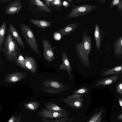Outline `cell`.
Returning <instances> with one entry per match:
<instances>
[{
  "label": "cell",
  "instance_id": "32",
  "mask_svg": "<svg viewBox=\"0 0 122 122\" xmlns=\"http://www.w3.org/2000/svg\"><path fill=\"white\" fill-rule=\"evenodd\" d=\"M116 91L120 94L122 95V84L121 82H120L117 85L116 87Z\"/></svg>",
  "mask_w": 122,
  "mask_h": 122
},
{
  "label": "cell",
  "instance_id": "30",
  "mask_svg": "<svg viewBox=\"0 0 122 122\" xmlns=\"http://www.w3.org/2000/svg\"><path fill=\"white\" fill-rule=\"evenodd\" d=\"M121 0H113L112 1L109 8V10L116 6L120 2Z\"/></svg>",
  "mask_w": 122,
  "mask_h": 122
},
{
  "label": "cell",
  "instance_id": "17",
  "mask_svg": "<svg viewBox=\"0 0 122 122\" xmlns=\"http://www.w3.org/2000/svg\"><path fill=\"white\" fill-rule=\"evenodd\" d=\"M8 30L15 38L18 44L23 49L25 48L24 43L18 31L11 23L9 24Z\"/></svg>",
  "mask_w": 122,
  "mask_h": 122
},
{
  "label": "cell",
  "instance_id": "35",
  "mask_svg": "<svg viewBox=\"0 0 122 122\" xmlns=\"http://www.w3.org/2000/svg\"><path fill=\"white\" fill-rule=\"evenodd\" d=\"M52 0H45V1L46 4L47 6L49 8L50 3V2Z\"/></svg>",
  "mask_w": 122,
  "mask_h": 122
},
{
  "label": "cell",
  "instance_id": "15",
  "mask_svg": "<svg viewBox=\"0 0 122 122\" xmlns=\"http://www.w3.org/2000/svg\"><path fill=\"white\" fill-rule=\"evenodd\" d=\"M82 40L84 48L89 54L92 49L91 37L90 35H87L86 30H84L82 32Z\"/></svg>",
  "mask_w": 122,
  "mask_h": 122
},
{
  "label": "cell",
  "instance_id": "9",
  "mask_svg": "<svg viewBox=\"0 0 122 122\" xmlns=\"http://www.w3.org/2000/svg\"><path fill=\"white\" fill-rule=\"evenodd\" d=\"M106 31L101 29L99 25L96 23L95 26L94 35L97 50H100L106 36Z\"/></svg>",
  "mask_w": 122,
  "mask_h": 122
},
{
  "label": "cell",
  "instance_id": "42",
  "mask_svg": "<svg viewBox=\"0 0 122 122\" xmlns=\"http://www.w3.org/2000/svg\"><path fill=\"white\" fill-rule=\"evenodd\" d=\"M73 1L72 0H68V1L69 2H71Z\"/></svg>",
  "mask_w": 122,
  "mask_h": 122
},
{
  "label": "cell",
  "instance_id": "27",
  "mask_svg": "<svg viewBox=\"0 0 122 122\" xmlns=\"http://www.w3.org/2000/svg\"><path fill=\"white\" fill-rule=\"evenodd\" d=\"M17 59V64L22 68L26 69L25 66V60L22 55H20Z\"/></svg>",
  "mask_w": 122,
  "mask_h": 122
},
{
  "label": "cell",
  "instance_id": "33",
  "mask_svg": "<svg viewBox=\"0 0 122 122\" xmlns=\"http://www.w3.org/2000/svg\"><path fill=\"white\" fill-rule=\"evenodd\" d=\"M90 0H75L74 1V2L76 3H87L89 2Z\"/></svg>",
  "mask_w": 122,
  "mask_h": 122
},
{
  "label": "cell",
  "instance_id": "20",
  "mask_svg": "<svg viewBox=\"0 0 122 122\" xmlns=\"http://www.w3.org/2000/svg\"><path fill=\"white\" fill-rule=\"evenodd\" d=\"M30 21L36 26L41 28H45L51 25L52 22L43 20L30 19Z\"/></svg>",
  "mask_w": 122,
  "mask_h": 122
},
{
  "label": "cell",
  "instance_id": "28",
  "mask_svg": "<svg viewBox=\"0 0 122 122\" xmlns=\"http://www.w3.org/2000/svg\"><path fill=\"white\" fill-rule=\"evenodd\" d=\"M88 92V88L85 87H82L74 91L72 93L76 94H83L87 93Z\"/></svg>",
  "mask_w": 122,
  "mask_h": 122
},
{
  "label": "cell",
  "instance_id": "8",
  "mask_svg": "<svg viewBox=\"0 0 122 122\" xmlns=\"http://www.w3.org/2000/svg\"><path fill=\"white\" fill-rule=\"evenodd\" d=\"M31 9L35 13L41 14L50 13L51 9L43 2L39 0H31L29 3Z\"/></svg>",
  "mask_w": 122,
  "mask_h": 122
},
{
  "label": "cell",
  "instance_id": "26",
  "mask_svg": "<svg viewBox=\"0 0 122 122\" xmlns=\"http://www.w3.org/2000/svg\"><path fill=\"white\" fill-rule=\"evenodd\" d=\"M103 112L102 110H101L94 113L91 117L87 122H96Z\"/></svg>",
  "mask_w": 122,
  "mask_h": 122
},
{
  "label": "cell",
  "instance_id": "38",
  "mask_svg": "<svg viewBox=\"0 0 122 122\" xmlns=\"http://www.w3.org/2000/svg\"><path fill=\"white\" fill-rule=\"evenodd\" d=\"M21 121V116H19L17 117L16 122H20Z\"/></svg>",
  "mask_w": 122,
  "mask_h": 122
},
{
  "label": "cell",
  "instance_id": "4",
  "mask_svg": "<svg viewBox=\"0 0 122 122\" xmlns=\"http://www.w3.org/2000/svg\"><path fill=\"white\" fill-rule=\"evenodd\" d=\"M98 5L86 4H80L74 6L71 10L70 13L65 15L67 18L79 17L87 14L95 10Z\"/></svg>",
  "mask_w": 122,
  "mask_h": 122
},
{
  "label": "cell",
  "instance_id": "37",
  "mask_svg": "<svg viewBox=\"0 0 122 122\" xmlns=\"http://www.w3.org/2000/svg\"><path fill=\"white\" fill-rule=\"evenodd\" d=\"M117 119L120 121L122 120V113H121L117 117Z\"/></svg>",
  "mask_w": 122,
  "mask_h": 122
},
{
  "label": "cell",
  "instance_id": "40",
  "mask_svg": "<svg viewBox=\"0 0 122 122\" xmlns=\"http://www.w3.org/2000/svg\"><path fill=\"white\" fill-rule=\"evenodd\" d=\"M102 118V113L100 117L96 122H101Z\"/></svg>",
  "mask_w": 122,
  "mask_h": 122
},
{
  "label": "cell",
  "instance_id": "1",
  "mask_svg": "<svg viewBox=\"0 0 122 122\" xmlns=\"http://www.w3.org/2000/svg\"><path fill=\"white\" fill-rule=\"evenodd\" d=\"M17 41L8 30L4 45L3 51L8 59L15 60L17 58L18 46Z\"/></svg>",
  "mask_w": 122,
  "mask_h": 122
},
{
  "label": "cell",
  "instance_id": "3",
  "mask_svg": "<svg viewBox=\"0 0 122 122\" xmlns=\"http://www.w3.org/2000/svg\"><path fill=\"white\" fill-rule=\"evenodd\" d=\"M41 84L43 86L41 89L42 91L51 93H59L69 89V86L54 80H45Z\"/></svg>",
  "mask_w": 122,
  "mask_h": 122
},
{
  "label": "cell",
  "instance_id": "5",
  "mask_svg": "<svg viewBox=\"0 0 122 122\" xmlns=\"http://www.w3.org/2000/svg\"><path fill=\"white\" fill-rule=\"evenodd\" d=\"M74 46L76 52L81 62L84 67L89 68L90 65L89 54L84 48L82 42H75Z\"/></svg>",
  "mask_w": 122,
  "mask_h": 122
},
{
  "label": "cell",
  "instance_id": "24",
  "mask_svg": "<svg viewBox=\"0 0 122 122\" xmlns=\"http://www.w3.org/2000/svg\"><path fill=\"white\" fill-rule=\"evenodd\" d=\"M40 104L37 102L32 101L25 103L24 107L30 111H35L38 108Z\"/></svg>",
  "mask_w": 122,
  "mask_h": 122
},
{
  "label": "cell",
  "instance_id": "25",
  "mask_svg": "<svg viewBox=\"0 0 122 122\" xmlns=\"http://www.w3.org/2000/svg\"><path fill=\"white\" fill-rule=\"evenodd\" d=\"M75 118L64 117L57 119H49L42 118V122H71Z\"/></svg>",
  "mask_w": 122,
  "mask_h": 122
},
{
  "label": "cell",
  "instance_id": "18",
  "mask_svg": "<svg viewBox=\"0 0 122 122\" xmlns=\"http://www.w3.org/2000/svg\"><path fill=\"white\" fill-rule=\"evenodd\" d=\"M26 69L32 73H35L37 71V65L34 59L31 56H26L25 58Z\"/></svg>",
  "mask_w": 122,
  "mask_h": 122
},
{
  "label": "cell",
  "instance_id": "41",
  "mask_svg": "<svg viewBox=\"0 0 122 122\" xmlns=\"http://www.w3.org/2000/svg\"><path fill=\"white\" fill-rule=\"evenodd\" d=\"M106 1V0H99L98 1L100 3H104Z\"/></svg>",
  "mask_w": 122,
  "mask_h": 122
},
{
  "label": "cell",
  "instance_id": "31",
  "mask_svg": "<svg viewBox=\"0 0 122 122\" xmlns=\"http://www.w3.org/2000/svg\"><path fill=\"white\" fill-rule=\"evenodd\" d=\"M117 11H120V13L119 15L120 16H122V0H121L120 2L117 5Z\"/></svg>",
  "mask_w": 122,
  "mask_h": 122
},
{
  "label": "cell",
  "instance_id": "23",
  "mask_svg": "<svg viewBox=\"0 0 122 122\" xmlns=\"http://www.w3.org/2000/svg\"><path fill=\"white\" fill-rule=\"evenodd\" d=\"M45 107L47 110L62 112H66V111L61 108L58 105L52 102L46 103Z\"/></svg>",
  "mask_w": 122,
  "mask_h": 122
},
{
  "label": "cell",
  "instance_id": "29",
  "mask_svg": "<svg viewBox=\"0 0 122 122\" xmlns=\"http://www.w3.org/2000/svg\"><path fill=\"white\" fill-rule=\"evenodd\" d=\"M50 5L55 7H59L62 6V3L61 1L60 0H52Z\"/></svg>",
  "mask_w": 122,
  "mask_h": 122
},
{
  "label": "cell",
  "instance_id": "39",
  "mask_svg": "<svg viewBox=\"0 0 122 122\" xmlns=\"http://www.w3.org/2000/svg\"><path fill=\"white\" fill-rule=\"evenodd\" d=\"M10 1L9 0H0V2L2 3H6Z\"/></svg>",
  "mask_w": 122,
  "mask_h": 122
},
{
  "label": "cell",
  "instance_id": "16",
  "mask_svg": "<svg viewBox=\"0 0 122 122\" xmlns=\"http://www.w3.org/2000/svg\"><path fill=\"white\" fill-rule=\"evenodd\" d=\"M27 75L21 72H16L8 74L6 77V81L14 82L18 81L26 77Z\"/></svg>",
  "mask_w": 122,
  "mask_h": 122
},
{
  "label": "cell",
  "instance_id": "2",
  "mask_svg": "<svg viewBox=\"0 0 122 122\" xmlns=\"http://www.w3.org/2000/svg\"><path fill=\"white\" fill-rule=\"evenodd\" d=\"M19 27L30 47L35 53L38 55H40L36 39L33 31L29 26L24 24H20Z\"/></svg>",
  "mask_w": 122,
  "mask_h": 122
},
{
  "label": "cell",
  "instance_id": "36",
  "mask_svg": "<svg viewBox=\"0 0 122 122\" xmlns=\"http://www.w3.org/2000/svg\"><path fill=\"white\" fill-rule=\"evenodd\" d=\"M118 100L119 102L120 106L121 107H122V99L121 98L119 97L118 98Z\"/></svg>",
  "mask_w": 122,
  "mask_h": 122
},
{
  "label": "cell",
  "instance_id": "11",
  "mask_svg": "<svg viewBox=\"0 0 122 122\" xmlns=\"http://www.w3.org/2000/svg\"><path fill=\"white\" fill-rule=\"evenodd\" d=\"M82 23L80 22L70 23L63 28L57 30L56 32L62 36H67L74 31Z\"/></svg>",
  "mask_w": 122,
  "mask_h": 122
},
{
  "label": "cell",
  "instance_id": "10",
  "mask_svg": "<svg viewBox=\"0 0 122 122\" xmlns=\"http://www.w3.org/2000/svg\"><path fill=\"white\" fill-rule=\"evenodd\" d=\"M44 48V56L45 59L51 62L55 59V53L51 46L48 41L44 38L42 40Z\"/></svg>",
  "mask_w": 122,
  "mask_h": 122
},
{
  "label": "cell",
  "instance_id": "6",
  "mask_svg": "<svg viewBox=\"0 0 122 122\" xmlns=\"http://www.w3.org/2000/svg\"><path fill=\"white\" fill-rule=\"evenodd\" d=\"M83 95L82 94H75L63 98L62 100L69 107L76 109H80L83 106L84 99L82 97Z\"/></svg>",
  "mask_w": 122,
  "mask_h": 122
},
{
  "label": "cell",
  "instance_id": "14",
  "mask_svg": "<svg viewBox=\"0 0 122 122\" xmlns=\"http://www.w3.org/2000/svg\"><path fill=\"white\" fill-rule=\"evenodd\" d=\"M113 46L114 54L117 58L122 57V36H119L113 42Z\"/></svg>",
  "mask_w": 122,
  "mask_h": 122
},
{
  "label": "cell",
  "instance_id": "7",
  "mask_svg": "<svg viewBox=\"0 0 122 122\" xmlns=\"http://www.w3.org/2000/svg\"><path fill=\"white\" fill-rule=\"evenodd\" d=\"M36 115L42 118L55 119L66 117L68 114L67 112H62L43 109Z\"/></svg>",
  "mask_w": 122,
  "mask_h": 122
},
{
  "label": "cell",
  "instance_id": "12",
  "mask_svg": "<svg viewBox=\"0 0 122 122\" xmlns=\"http://www.w3.org/2000/svg\"><path fill=\"white\" fill-rule=\"evenodd\" d=\"M22 7L23 5L20 0H15L7 7L5 12L7 15H15L18 13Z\"/></svg>",
  "mask_w": 122,
  "mask_h": 122
},
{
  "label": "cell",
  "instance_id": "22",
  "mask_svg": "<svg viewBox=\"0 0 122 122\" xmlns=\"http://www.w3.org/2000/svg\"><path fill=\"white\" fill-rule=\"evenodd\" d=\"M122 73V65L112 68L105 71L102 74L103 76L111 74H116Z\"/></svg>",
  "mask_w": 122,
  "mask_h": 122
},
{
  "label": "cell",
  "instance_id": "21",
  "mask_svg": "<svg viewBox=\"0 0 122 122\" xmlns=\"http://www.w3.org/2000/svg\"><path fill=\"white\" fill-rule=\"evenodd\" d=\"M6 23L5 21L2 24L0 27V51H1L4 42L6 33Z\"/></svg>",
  "mask_w": 122,
  "mask_h": 122
},
{
  "label": "cell",
  "instance_id": "19",
  "mask_svg": "<svg viewBox=\"0 0 122 122\" xmlns=\"http://www.w3.org/2000/svg\"><path fill=\"white\" fill-rule=\"evenodd\" d=\"M120 77L119 76L116 75L105 78L97 82L95 85L98 86L101 85L104 86L109 85L115 82Z\"/></svg>",
  "mask_w": 122,
  "mask_h": 122
},
{
  "label": "cell",
  "instance_id": "34",
  "mask_svg": "<svg viewBox=\"0 0 122 122\" xmlns=\"http://www.w3.org/2000/svg\"><path fill=\"white\" fill-rule=\"evenodd\" d=\"M17 117L15 115L11 117L9 120L8 122H16Z\"/></svg>",
  "mask_w": 122,
  "mask_h": 122
},
{
  "label": "cell",
  "instance_id": "13",
  "mask_svg": "<svg viewBox=\"0 0 122 122\" xmlns=\"http://www.w3.org/2000/svg\"><path fill=\"white\" fill-rule=\"evenodd\" d=\"M62 63L60 66L59 69L64 71L66 70L68 74L70 79H73L71 73L72 69L69 59L63 49L62 50Z\"/></svg>",
  "mask_w": 122,
  "mask_h": 122
}]
</instances>
